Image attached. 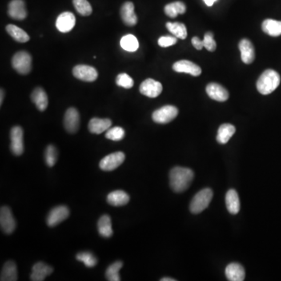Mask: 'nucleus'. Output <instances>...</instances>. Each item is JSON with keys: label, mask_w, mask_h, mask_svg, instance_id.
<instances>
[{"label": "nucleus", "mask_w": 281, "mask_h": 281, "mask_svg": "<svg viewBox=\"0 0 281 281\" xmlns=\"http://www.w3.org/2000/svg\"><path fill=\"white\" fill-rule=\"evenodd\" d=\"M193 178L194 172L191 169L176 166L170 170V187L174 192H184L190 187Z\"/></svg>", "instance_id": "nucleus-1"}, {"label": "nucleus", "mask_w": 281, "mask_h": 281, "mask_svg": "<svg viewBox=\"0 0 281 281\" xmlns=\"http://www.w3.org/2000/svg\"><path fill=\"white\" fill-rule=\"evenodd\" d=\"M281 83V76L274 70H266L257 81V90L262 94H269L277 89Z\"/></svg>", "instance_id": "nucleus-2"}, {"label": "nucleus", "mask_w": 281, "mask_h": 281, "mask_svg": "<svg viewBox=\"0 0 281 281\" xmlns=\"http://www.w3.org/2000/svg\"><path fill=\"white\" fill-rule=\"evenodd\" d=\"M214 192L210 188H205L198 191L190 204V211L193 214H201L210 206Z\"/></svg>", "instance_id": "nucleus-3"}, {"label": "nucleus", "mask_w": 281, "mask_h": 281, "mask_svg": "<svg viewBox=\"0 0 281 281\" xmlns=\"http://www.w3.org/2000/svg\"><path fill=\"white\" fill-rule=\"evenodd\" d=\"M13 69L21 74H28L32 68V58L26 51L17 52L12 59Z\"/></svg>", "instance_id": "nucleus-4"}, {"label": "nucleus", "mask_w": 281, "mask_h": 281, "mask_svg": "<svg viewBox=\"0 0 281 281\" xmlns=\"http://www.w3.org/2000/svg\"><path fill=\"white\" fill-rule=\"evenodd\" d=\"M178 115V108L174 106H162L153 113V120L157 124H168Z\"/></svg>", "instance_id": "nucleus-5"}, {"label": "nucleus", "mask_w": 281, "mask_h": 281, "mask_svg": "<svg viewBox=\"0 0 281 281\" xmlns=\"http://www.w3.org/2000/svg\"><path fill=\"white\" fill-rule=\"evenodd\" d=\"M125 155L122 152H117L104 157L99 162V167L103 171H113L125 162Z\"/></svg>", "instance_id": "nucleus-6"}, {"label": "nucleus", "mask_w": 281, "mask_h": 281, "mask_svg": "<svg viewBox=\"0 0 281 281\" xmlns=\"http://www.w3.org/2000/svg\"><path fill=\"white\" fill-rule=\"evenodd\" d=\"M0 226L2 232L6 234H11L15 230V219L13 217L10 208L8 206H2L0 210Z\"/></svg>", "instance_id": "nucleus-7"}, {"label": "nucleus", "mask_w": 281, "mask_h": 281, "mask_svg": "<svg viewBox=\"0 0 281 281\" xmlns=\"http://www.w3.org/2000/svg\"><path fill=\"white\" fill-rule=\"evenodd\" d=\"M10 150L13 155L21 156L24 153V131L20 126H13L10 130Z\"/></svg>", "instance_id": "nucleus-8"}, {"label": "nucleus", "mask_w": 281, "mask_h": 281, "mask_svg": "<svg viewBox=\"0 0 281 281\" xmlns=\"http://www.w3.org/2000/svg\"><path fill=\"white\" fill-rule=\"evenodd\" d=\"M69 216H70V210L66 206H57L49 212L47 219H46V223L48 226L53 227L67 219Z\"/></svg>", "instance_id": "nucleus-9"}, {"label": "nucleus", "mask_w": 281, "mask_h": 281, "mask_svg": "<svg viewBox=\"0 0 281 281\" xmlns=\"http://www.w3.org/2000/svg\"><path fill=\"white\" fill-rule=\"evenodd\" d=\"M74 77L81 81L93 82L98 78V71L93 66L88 65H78L73 69Z\"/></svg>", "instance_id": "nucleus-10"}, {"label": "nucleus", "mask_w": 281, "mask_h": 281, "mask_svg": "<svg viewBox=\"0 0 281 281\" xmlns=\"http://www.w3.org/2000/svg\"><path fill=\"white\" fill-rule=\"evenodd\" d=\"M140 93L149 98H156L161 94L162 85L160 82L148 78L144 81L139 87Z\"/></svg>", "instance_id": "nucleus-11"}, {"label": "nucleus", "mask_w": 281, "mask_h": 281, "mask_svg": "<svg viewBox=\"0 0 281 281\" xmlns=\"http://www.w3.org/2000/svg\"><path fill=\"white\" fill-rule=\"evenodd\" d=\"M63 124L67 132L74 134L78 131L80 126V115L75 108L70 107L66 110Z\"/></svg>", "instance_id": "nucleus-12"}, {"label": "nucleus", "mask_w": 281, "mask_h": 281, "mask_svg": "<svg viewBox=\"0 0 281 281\" xmlns=\"http://www.w3.org/2000/svg\"><path fill=\"white\" fill-rule=\"evenodd\" d=\"M8 15L17 21L25 20L28 15L24 0H12L8 6Z\"/></svg>", "instance_id": "nucleus-13"}, {"label": "nucleus", "mask_w": 281, "mask_h": 281, "mask_svg": "<svg viewBox=\"0 0 281 281\" xmlns=\"http://www.w3.org/2000/svg\"><path fill=\"white\" fill-rule=\"evenodd\" d=\"M76 19L73 13L70 12H64L57 17L56 26L61 32H69L75 26Z\"/></svg>", "instance_id": "nucleus-14"}, {"label": "nucleus", "mask_w": 281, "mask_h": 281, "mask_svg": "<svg viewBox=\"0 0 281 281\" xmlns=\"http://www.w3.org/2000/svg\"><path fill=\"white\" fill-rule=\"evenodd\" d=\"M173 69L174 71L178 73H186L194 77H198L202 74L200 66L189 61H180L176 62L173 65Z\"/></svg>", "instance_id": "nucleus-15"}, {"label": "nucleus", "mask_w": 281, "mask_h": 281, "mask_svg": "<svg viewBox=\"0 0 281 281\" xmlns=\"http://www.w3.org/2000/svg\"><path fill=\"white\" fill-rule=\"evenodd\" d=\"M206 93L210 98L218 102H225L229 98V93L222 85L210 83L206 87Z\"/></svg>", "instance_id": "nucleus-16"}, {"label": "nucleus", "mask_w": 281, "mask_h": 281, "mask_svg": "<svg viewBox=\"0 0 281 281\" xmlns=\"http://www.w3.org/2000/svg\"><path fill=\"white\" fill-rule=\"evenodd\" d=\"M240 52H241V57L242 61L246 64H251V62L255 60V48L250 41L247 38H244L241 40L238 45Z\"/></svg>", "instance_id": "nucleus-17"}, {"label": "nucleus", "mask_w": 281, "mask_h": 281, "mask_svg": "<svg viewBox=\"0 0 281 281\" xmlns=\"http://www.w3.org/2000/svg\"><path fill=\"white\" fill-rule=\"evenodd\" d=\"M53 268L44 262H38L33 266L32 271L31 274V281H42L48 276L53 274Z\"/></svg>", "instance_id": "nucleus-18"}, {"label": "nucleus", "mask_w": 281, "mask_h": 281, "mask_svg": "<svg viewBox=\"0 0 281 281\" xmlns=\"http://www.w3.org/2000/svg\"><path fill=\"white\" fill-rule=\"evenodd\" d=\"M121 17L122 21L127 26L132 27L138 23V17L134 13L133 2H126L121 6Z\"/></svg>", "instance_id": "nucleus-19"}, {"label": "nucleus", "mask_w": 281, "mask_h": 281, "mask_svg": "<svg viewBox=\"0 0 281 281\" xmlns=\"http://www.w3.org/2000/svg\"><path fill=\"white\" fill-rule=\"evenodd\" d=\"M225 274L230 281H243L246 278L245 269L242 265L237 262H233L226 266Z\"/></svg>", "instance_id": "nucleus-20"}, {"label": "nucleus", "mask_w": 281, "mask_h": 281, "mask_svg": "<svg viewBox=\"0 0 281 281\" xmlns=\"http://www.w3.org/2000/svg\"><path fill=\"white\" fill-rule=\"evenodd\" d=\"M226 208L229 213L232 215H236L239 213L241 204L238 192L234 189H230L226 194L225 198Z\"/></svg>", "instance_id": "nucleus-21"}, {"label": "nucleus", "mask_w": 281, "mask_h": 281, "mask_svg": "<svg viewBox=\"0 0 281 281\" xmlns=\"http://www.w3.org/2000/svg\"><path fill=\"white\" fill-rule=\"evenodd\" d=\"M111 126V120L93 118L89 121V130L93 134H100L104 131H107Z\"/></svg>", "instance_id": "nucleus-22"}, {"label": "nucleus", "mask_w": 281, "mask_h": 281, "mask_svg": "<svg viewBox=\"0 0 281 281\" xmlns=\"http://www.w3.org/2000/svg\"><path fill=\"white\" fill-rule=\"evenodd\" d=\"M31 100L35 104L39 111H45L48 107V95L42 88H36L31 93Z\"/></svg>", "instance_id": "nucleus-23"}, {"label": "nucleus", "mask_w": 281, "mask_h": 281, "mask_svg": "<svg viewBox=\"0 0 281 281\" xmlns=\"http://www.w3.org/2000/svg\"><path fill=\"white\" fill-rule=\"evenodd\" d=\"M130 201V196L127 193L122 190L113 191L108 194V203L113 206H125Z\"/></svg>", "instance_id": "nucleus-24"}, {"label": "nucleus", "mask_w": 281, "mask_h": 281, "mask_svg": "<svg viewBox=\"0 0 281 281\" xmlns=\"http://www.w3.org/2000/svg\"><path fill=\"white\" fill-rule=\"evenodd\" d=\"M236 131V128L234 125L230 124H223L221 125L217 133V141L219 144L224 145L229 142V140L231 138L234 133Z\"/></svg>", "instance_id": "nucleus-25"}, {"label": "nucleus", "mask_w": 281, "mask_h": 281, "mask_svg": "<svg viewBox=\"0 0 281 281\" xmlns=\"http://www.w3.org/2000/svg\"><path fill=\"white\" fill-rule=\"evenodd\" d=\"M0 280L1 281H17V269L15 262L10 260L4 264Z\"/></svg>", "instance_id": "nucleus-26"}, {"label": "nucleus", "mask_w": 281, "mask_h": 281, "mask_svg": "<svg viewBox=\"0 0 281 281\" xmlns=\"http://www.w3.org/2000/svg\"><path fill=\"white\" fill-rule=\"evenodd\" d=\"M98 230L99 234L103 238H109L112 237L113 230L110 216L103 215L100 217L98 222Z\"/></svg>", "instance_id": "nucleus-27"}, {"label": "nucleus", "mask_w": 281, "mask_h": 281, "mask_svg": "<svg viewBox=\"0 0 281 281\" xmlns=\"http://www.w3.org/2000/svg\"><path fill=\"white\" fill-rule=\"evenodd\" d=\"M262 29L266 34L273 37H278L281 34V21L273 19H266L262 22Z\"/></svg>", "instance_id": "nucleus-28"}, {"label": "nucleus", "mask_w": 281, "mask_h": 281, "mask_svg": "<svg viewBox=\"0 0 281 281\" xmlns=\"http://www.w3.org/2000/svg\"><path fill=\"white\" fill-rule=\"evenodd\" d=\"M8 34L11 36L13 39L18 42L25 43L29 42L30 37L29 34L25 32V31L21 29L19 27L13 25H8L6 28Z\"/></svg>", "instance_id": "nucleus-29"}, {"label": "nucleus", "mask_w": 281, "mask_h": 281, "mask_svg": "<svg viewBox=\"0 0 281 281\" xmlns=\"http://www.w3.org/2000/svg\"><path fill=\"white\" fill-rule=\"evenodd\" d=\"M166 29H168L169 31L176 38H180V39H185L187 38V29L182 23L168 22L166 23Z\"/></svg>", "instance_id": "nucleus-30"}, {"label": "nucleus", "mask_w": 281, "mask_h": 281, "mask_svg": "<svg viewBox=\"0 0 281 281\" xmlns=\"http://www.w3.org/2000/svg\"><path fill=\"white\" fill-rule=\"evenodd\" d=\"M165 13L171 18H175L178 14H184L186 12V6L183 2H171L167 4L164 8Z\"/></svg>", "instance_id": "nucleus-31"}, {"label": "nucleus", "mask_w": 281, "mask_h": 281, "mask_svg": "<svg viewBox=\"0 0 281 281\" xmlns=\"http://www.w3.org/2000/svg\"><path fill=\"white\" fill-rule=\"evenodd\" d=\"M121 45L125 51L135 52L139 47L138 39L133 34H126L121 40Z\"/></svg>", "instance_id": "nucleus-32"}, {"label": "nucleus", "mask_w": 281, "mask_h": 281, "mask_svg": "<svg viewBox=\"0 0 281 281\" xmlns=\"http://www.w3.org/2000/svg\"><path fill=\"white\" fill-rule=\"evenodd\" d=\"M122 267H123V262L121 261H117V262H113V264L110 265L106 271V278L107 281H121L120 270Z\"/></svg>", "instance_id": "nucleus-33"}, {"label": "nucleus", "mask_w": 281, "mask_h": 281, "mask_svg": "<svg viewBox=\"0 0 281 281\" xmlns=\"http://www.w3.org/2000/svg\"><path fill=\"white\" fill-rule=\"evenodd\" d=\"M76 259L80 262H83L85 266L89 268H92L96 266L98 263V259L96 257L93 255V253L89 251H82L76 255Z\"/></svg>", "instance_id": "nucleus-34"}, {"label": "nucleus", "mask_w": 281, "mask_h": 281, "mask_svg": "<svg viewBox=\"0 0 281 281\" xmlns=\"http://www.w3.org/2000/svg\"><path fill=\"white\" fill-rule=\"evenodd\" d=\"M74 7L82 16H89L93 13V8L88 0H73Z\"/></svg>", "instance_id": "nucleus-35"}, {"label": "nucleus", "mask_w": 281, "mask_h": 281, "mask_svg": "<svg viewBox=\"0 0 281 281\" xmlns=\"http://www.w3.org/2000/svg\"><path fill=\"white\" fill-rule=\"evenodd\" d=\"M58 158V152L57 148L53 145H49L47 146L45 152V159L46 164L49 167H53L55 166Z\"/></svg>", "instance_id": "nucleus-36"}, {"label": "nucleus", "mask_w": 281, "mask_h": 281, "mask_svg": "<svg viewBox=\"0 0 281 281\" xmlns=\"http://www.w3.org/2000/svg\"><path fill=\"white\" fill-rule=\"evenodd\" d=\"M125 136V130L121 126L111 127L106 131V138L114 142H119L124 139Z\"/></svg>", "instance_id": "nucleus-37"}, {"label": "nucleus", "mask_w": 281, "mask_h": 281, "mask_svg": "<svg viewBox=\"0 0 281 281\" xmlns=\"http://www.w3.org/2000/svg\"><path fill=\"white\" fill-rule=\"evenodd\" d=\"M116 83L120 87L125 88V89H130L134 86V80L130 78L128 74H120L116 78Z\"/></svg>", "instance_id": "nucleus-38"}, {"label": "nucleus", "mask_w": 281, "mask_h": 281, "mask_svg": "<svg viewBox=\"0 0 281 281\" xmlns=\"http://www.w3.org/2000/svg\"><path fill=\"white\" fill-rule=\"evenodd\" d=\"M204 47L207 49L208 51L214 52L217 49V43L214 38V34L212 32L206 33L203 39Z\"/></svg>", "instance_id": "nucleus-39"}, {"label": "nucleus", "mask_w": 281, "mask_h": 281, "mask_svg": "<svg viewBox=\"0 0 281 281\" xmlns=\"http://www.w3.org/2000/svg\"><path fill=\"white\" fill-rule=\"evenodd\" d=\"M178 42V38L174 36H163L158 38V43L161 47H170L171 45H175Z\"/></svg>", "instance_id": "nucleus-40"}, {"label": "nucleus", "mask_w": 281, "mask_h": 281, "mask_svg": "<svg viewBox=\"0 0 281 281\" xmlns=\"http://www.w3.org/2000/svg\"><path fill=\"white\" fill-rule=\"evenodd\" d=\"M191 42H192V45H194V47L198 49V50H201V49L204 47L203 41L199 39L198 37H194V38L191 39Z\"/></svg>", "instance_id": "nucleus-41"}, {"label": "nucleus", "mask_w": 281, "mask_h": 281, "mask_svg": "<svg viewBox=\"0 0 281 281\" xmlns=\"http://www.w3.org/2000/svg\"><path fill=\"white\" fill-rule=\"evenodd\" d=\"M217 0H204L205 3L208 6H211L214 5V2H217Z\"/></svg>", "instance_id": "nucleus-42"}, {"label": "nucleus", "mask_w": 281, "mask_h": 281, "mask_svg": "<svg viewBox=\"0 0 281 281\" xmlns=\"http://www.w3.org/2000/svg\"><path fill=\"white\" fill-rule=\"evenodd\" d=\"M4 98V91L3 89H1V99H0V105L2 106V102H3Z\"/></svg>", "instance_id": "nucleus-43"}, {"label": "nucleus", "mask_w": 281, "mask_h": 281, "mask_svg": "<svg viewBox=\"0 0 281 281\" xmlns=\"http://www.w3.org/2000/svg\"><path fill=\"white\" fill-rule=\"evenodd\" d=\"M176 280L175 279H173V278H162V279H161V281H175Z\"/></svg>", "instance_id": "nucleus-44"}]
</instances>
